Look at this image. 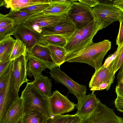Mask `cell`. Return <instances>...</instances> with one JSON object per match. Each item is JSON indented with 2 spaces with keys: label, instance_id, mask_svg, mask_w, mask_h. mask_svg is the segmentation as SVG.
<instances>
[{
  "label": "cell",
  "instance_id": "cell-27",
  "mask_svg": "<svg viewBox=\"0 0 123 123\" xmlns=\"http://www.w3.org/2000/svg\"><path fill=\"white\" fill-rule=\"evenodd\" d=\"M42 39L47 46L48 45H50L64 47L67 42L65 38L57 35L43 36L42 37Z\"/></svg>",
  "mask_w": 123,
  "mask_h": 123
},
{
  "label": "cell",
  "instance_id": "cell-15",
  "mask_svg": "<svg viewBox=\"0 0 123 123\" xmlns=\"http://www.w3.org/2000/svg\"><path fill=\"white\" fill-rule=\"evenodd\" d=\"M92 91L91 93L86 95L76 104L77 111L76 113L83 120L88 117L94 111L99 100L96 98Z\"/></svg>",
  "mask_w": 123,
  "mask_h": 123
},
{
  "label": "cell",
  "instance_id": "cell-41",
  "mask_svg": "<svg viewBox=\"0 0 123 123\" xmlns=\"http://www.w3.org/2000/svg\"><path fill=\"white\" fill-rule=\"evenodd\" d=\"M5 2V0H0V6H1L4 5Z\"/></svg>",
  "mask_w": 123,
  "mask_h": 123
},
{
  "label": "cell",
  "instance_id": "cell-5",
  "mask_svg": "<svg viewBox=\"0 0 123 123\" xmlns=\"http://www.w3.org/2000/svg\"><path fill=\"white\" fill-rule=\"evenodd\" d=\"M96 18L104 29L117 21L123 19V12L117 6L99 2L92 8Z\"/></svg>",
  "mask_w": 123,
  "mask_h": 123
},
{
  "label": "cell",
  "instance_id": "cell-8",
  "mask_svg": "<svg viewBox=\"0 0 123 123\" xmlns=\"http://www.w3.org/2000/svg\"><path fill=\"white\" fill-rule=\"evenodd\" d=\"M12 35L16 39L23 42L26 46L27 52L37 44L46 46L42 41V37L43 36L42 34L27 26L25 24L16 26Z\"/></svg>",
  "mask_w": 123,
  "mask_h": 123
},
{
  "label": "cell",
  "instance_id": "cell-23",
  "mask_svg": "<svg viewBox=\"0 0 123 123\" xmlns=\"http://www.w3.org/2000/svg\"><path fill=\"white\" fill-rule=\"evenodd\" d=\"M47 47L50 51L52 58L56 65L60 68V66L65 62L67 52L64 47L48 45Z\"/></svg>",
  "mask_w": 123,
  "mask_h": 123
},
{
  "label": "cell",
  "instance_id": "cell-14",
  "mask_svg": "<svg viewBox=\"0 0 123 123\" xmlns=\"http://www.w3.org/2000/svg\"><path fill=\"white\" fill-rule=\"evenodd\" d=\"M12 71L7 82L0 90V123L11 105L19 97L18 94L12 91Z\"/></svg>",
  "mask_w": 123,
  "mask_h": 123
},
{
  "label": "cell",
  "instance_id": "cell-37",
  "mask_svg": "<svg viewBox=\"0 0 123 123\" xmlns=\"http://www.w3.org/2000/svg\"><path fill=\"white\" fill-rule=\"evenodd\" d=\"M114 104L117 110L123 112V98L117 96Z\"/></svg>",
  "mask_w": 123,
  "mask_h": 123
},
{
  "label": "cell",
  "instance_id": "cell-20",
  "mask_svg": "<svg viewBox=\"0 0 123 123\" xmlns=\"http://www.w3.org/2000/svg\"><path fill=\"white\" fill-rule=\"evenodd\" d=\"M28 61L26 67L27 75L30 77L32 76L34 78L42 74V71L47 67L35 58L26 56Z\"/></svg>",
  "mask_w": 123,
  "mask_h": 123
},
{
  "label": "cell",
  "instance_id": "cell-18",
  "mask_svg": "<svg viewBox=\"0 0 123 123\" xmlns=\"http://www.w3.org/2000/svg\"><path fill=\"white\" fill-rule=\"evenodd\" d=\"M73 0H49V6L43 12L45 14L57 15L67 14Z\"/></svg>",
  "mask_w": 123,
  "mask_h": 123
},
{
  "label": "cell",
  "instance_id": "cell-31",
  "mask_svg": "<svg viewBox=\"0 0 123 123\" xmlns=\"http://www.w3.org/2000/svg\"><path fill=\"white\" fill-rule=\"evenodd\" d=\"M13 61L10 62L2 73L0 75V90L7 82L12 72Z\"/></svg>",
  "mask_w": 123,
  "mask_h": 123
},
{
  "label": "cell",
  "instance_id": "cell-24",
  "mask_svg": "<svg viewBox=\"0 0 123 123\" xmlns=\"http://www.w3.org/2000/svg\"><path fill=\"white\" fill-rule=\"evenodd\" d=\"M16 41L10 36L0 41V62L10 57Z\"/></svg>",
  "mask_w": 123,
  "mask_h": 123
},
{
  "label": "cell",
  "instance_id": "cell-2",
  "mask_svg": "<svg viewBox=\"0 0 123 123\" xmlns=\"http://www.w3.org/2000/svg\"><path fill=\"white\" fill-rule=\"evenodd\" d=\"M102 24L96 19L85 27L77 29L69 39L64 48L67 54L78 52L92 42L94 37L103 29Z\"/></svg>",
  "mask_w": 123,
  "mask_h": 123
},
{
  "label": "cell",
  "instance_id": "cell-26",
  "mask_svg": "<svg viewBox=\"0 0 123 123\" xmlns=\"http://www.w3.org/2000/svg\"><path fill=\"white\" fill-rule=\"evenodd\" d=\"M22 123H44L47 118L37 110H29L24 113Z\"/></svg>",
  "mask_w": 123,
  "mask_h": 123
},
{
  "label": "cell",
  "instance_id": "cell-10",
  "mask_svg": "<svg viewBox=\"0 0 123 123\" xmlns=\"http://www.w3.org/2000/svg\"><path fill=\"white\" fill-rule=\"evenodd\" d=\"M76 29L75 25L66 14L56 25L42 28L41 33L43 36H59L65 38L67 41Z\"/></svg>",
  "mask_w": 123,
  "mask_h": 123
},
{
  "label": "cell",
  "instance_id": "cell-1",
  "mask_svg": "<svg viewBox=\"0 0 123 123\" xmlns=\"http://www.w3.org/2000/svg\"><path fill=\"white\" fill-rule=\"evenodd\" d=\"M111 47V42L108 40L92 42L78 52L67 54L65 62L86 63L94 68L96 71L102 65L103 59Z\"/></svg>",
  "mask_w": 123,
  "mask_h": 123
},
{
  "label": "cell",
  "instance_id": "cell-25",
  "mask_svg": "<svg viewBox=\"0 0 123 123\" xmlns=\"http://www.w3.org/2000/svg\"><path fill=\"white\" fill-rule=\"evenodd\" d=\"M36 13L28 12L20 9L12 10L5 16L12 20L15 27L18 25L24 24L31 16Z\"/></svg>",
  "mask_w": 123,
  "mask_h": 123
},
{
  "label": "cell",
  "instance_id": "cell-40",
  "mask_svg": "<svg viewBox=\"0 0 123 123\" xmlns=\"http://www.w3.org/2000/svg\"><path fill=\"white\" fill-rule=\"evenodd\" d=\"M113 5L118 7L123 12V0H116L114 1Z\"/></svg>",
  "mask_w": 123,
  "mask_h": 123
},
{
  "label": "cell",
  "instance_id": "cell-29",
  "mask_svg": "<svg viewBox=\"0 0 123 123\" xmlns=\"http://www.w3.org/2000/svg\"><path fill=\"white\" fill-rule=\"evenodd\" d=\"M117 75V84L115 88L117 96L123 98V62Z\"/></svg>",
  "mask_w": 123,
  "mask_h": 123
},
{
  "label": "cell",
  "instance_id": "cell-21",
  "mask_svg": "<svg viewBox=\"0 0 123 123\" xmlns=\"http://www.w3.org/2000/svg\"><path fill=\"white\" fill-rule=\"evenodd\" d=\"M49 0H5L6 7L12 10H19L41 3H49Z\"/></svg>",
  "mask_w": 123,
  "mask_h": 123
},
{
  "label": "cell",
  "instance_id": "cell-7",
  "mask_svg": "<svg viewBox=\"0 0 123 123\" xmlns=\"http://www.w3.org/2000/svg\"><path fill=\"white\" fill-rule=\"evenodd\" d=\"M112 62L107 67L103 65L93 75L89 83V87L90 90H109L113 83L115 78V74L112 71Z\"/></svg>",
  "mask_w": 123,
  "mask_h": 123
},
{
  "label": "cell",
  "instance_id": "cell-11",
  "mask_svg": "<svg viewBox=\"0 0 123 123\" xmlns=\"http://www.w3.org/2000/svg\"><path fill=\"white\" fill-rule=\"evenodd\" d=\"M27 62L26 55H24L13 61L12 90L13 93L18 94L22 85L25 83L28 82L26 70Z\"/></svg>",
  "mask_w": 123,
  "mask_h": 123
},
{
  "label": "cell",
  "instance_id": "cell-42",
  "mask_svg": "<svg viewBox=\"0 0 123 123\" xmlns=\"http://www.w3.org/2000/svg\"><path fill=\"white\" fill-rule=\"evenodd\" d=\"M21 118L16 123H22V118Z\"/></svg>",
  "mask_w": 123,
  "mask_h": 123
},
{
  "label": "cell",
  "instance_id": "cell-30",
  "mask_svg": "<svg viewBox=\"0 0 123 123\" xmlns=\"http://www.w3.org/2000/svg\"><path fill=\"white\" fill-rule=\"evenodd\" d=\"M49 3H50L37 4L20 10L29 13H39L43 12L49 7Z\"/></svg>",
  "mask_w": 123,
  "mask_h": 123
},
{
  "label": "cell",
  "instance_id": "cell-33",
  "mask_svg": "<svg viewBox=\"0 0 123 123\" xmlns=\"http://www.w3.org/2000/svg\"><path fill=\"white\" fill-rule=\"evenodd\" d=\"M70 115H56L47 119L44 123H64Z\"/></svg>",
  "mask_w": 123,
  "mask_h": 123
},
{
  "label": "cell",
  "instance_id": "cell-32",
  "mask_svg": "<svg viewBox=\"0 0 123 123\" xmlns=\"http://www.w3.org/2000/svg\"><path fill=\"white\" fill-rule=\"evenodd\" d=\"M123 62V45L121 50L112 61V69L114 74L119 69Z\"/></svg>",
  "mask_w": 123,
  "mask_h": 123
},
{
  "label": "cell",
  "instance_id": "cell-36",
  "mask_svg": "<svg viewBox=\"0 0 123 123\" xmlns=\"http://www.w3.org/2000/svg\"><path fill=\"white\" fill-rule=\"evenodd\" d=\"M83 120L76 114L70 115L66 120L64 123H81Z\"/></svg>",
  "mask_w": 123,
  "mask_h": 123
},
{
  "label": "cell",
  "instance_id": "cell-39",
  "mask_svg": "<svg viewBox=\"0 0 123 123\" xmlns=\"http://www.w3.org/2000/svg\"><path fill=\"white\" fill-rule=\"evenodd\" d=\"M78 1L82 3L89 7L92 8L98 4L100 2L98 0H78Z\"/></svg>",
  "mask_w": 123,
  "mask_h": 123
},
{
  "label": "cell",
  "instance_id": "cell-19",
  "mask_svg": "<svg viewBox=\"0 0 123 123\" xmlns=\"http://www.w3.org/2000/svg\"><path fill=\"white\" fill-rule=\"evenodd\" d=\"M32 83L44 96L49 98L52 94L51 80L48 77L40 74L34 78Z\"/></svg>",
  "mask_w": 123,
  "mask_h": 123
},
{
  "label": "cell",
  "instance_id": "cell-34",
  "mask_svg": "<svg viewBox=\"0 0 123 123\" xmlns=\"http://www.w3.org/2000/svg\"><path fill=\"white\" fill-rule=\"evenodd\" d=\"M123 45V43L118 46L115 52L113 54L109 55L106 58L103 64L104 67H107L115 59L121 50Z\"/></svg>",
  "mask_w": 123,
  "mask_h": 123
},
{
  "label": "cell",
  "instance_id": "cell-6",
  "mask_svg": "<svg viewBox=\"0 0 123 123\" xmlns=\"http://www.w3.org/2000/svg\"><path fill=\"white\" fill-rule=\"evenodd\" d=\"M49 72L50 77L56 82L60 83L68 89L69 92L73 94L79 102L86 96L87 88L86 86L75 81L56 66L50 68Z\"/></svg>",
  "mask_w": 123,
  "mask_h": 123
},
{
  "label": "cell",
  "instance_id": "cell-16",
  "mask_svg": "<svg viewBox=\"0 0 123 123\" xmlns=\"http://www.w3.org/2000/svg\"><path fill=\"white\" fill-rule=\"evenodd\" d=\"M26 56L35 58L49 69L56 66L52 58L49 50L47 46L37 44L30 51L27 52Z\"/></svg>",
  "mask_w": 123,
  "mask_h": 123
},
{
  "label": "cell",
  "instance_id": "cell-4",
  "mask_svg": "<svg viewBox=\"0 0 123 123\" xmlns=\"http://www.w3.org/2000/svg\"><path fill=\"white\" fill-rule=\"evenodd\" d=\"M67 14L77 29L85 27L96 19L92 8L77 0L72 2Z\"/></svg>",
  "mask_w": 123,
  "mask_h": 123
},
{
  "label": "cell",
  "instance_id": "cell-17",
  "mask_svg": "<svg viewBox=\"0 0 123 123\" xmlns=\"http://www.w3.org/2000/svg\"><path fill=\"white\" fill-rule=\"evenodd\" d=\"M24 114L23 101L18 98L9 107L0 123H16Z\"/></svg>",
  "mask_w": 123,
  "mask_h": 123
},
{
  "label": "cell",
  "instance_id": "cell-3",
  "mask_svg": "<svg viewBox=\"0 0 123 123\" xmlns=\"http://www.w3.org/2000/svg\"><path fill=\"white\" fill-rule=\"evenodd\" d=\"M21 97L24 113L29 110L35 109L47 118L53 116L49 108V98L43 94L32 82L27 83Z\"/></svg>",
  "mask_w": 123,
  "mask_h": 123
},
{
  "label": "cell",
  "instance_id": "cell-35",
  "mask_svg": "<svg viewBox=\"0 0 123 123\" xmlns=\"http://www.w3.org/2000/svg\"><path fill=\"white\" fill-rule=\"evenodd\" d=\"M120 27L116 39V44L118 46L123 43V19L120 22Z\"/></svg>",
  "mask_w": 123,
  "mask_h": 123
},
{
  "label": "cell",
  "instance_id": "cell-38",
  "mask_svg": "<svg viewBox=\"0 0 123 123\" xmlns=\"http://www.w3.org/2000/svg\"><path fill=\"white\" fill-rule=\"evenodd\" d=\"M10 56H9L0 62V75L1 74L11 61L10 60Z\"/></svg>",
  "mask_w": 123,
  "mask_h": 123
},
{
  "label": "cell",
  "instance_id": "cell-12",
  "mask_svg": "<svg viewBox=\"0 0 123 123\" xmlns=\"http://www.w3.org/2000/svg\"><path fill=\"white\" fill-rule=\"evenodd\" d=\"M50 110L53 116L65 114L73 111L76 104L71 102L67 96H64L58 91L53 92L49 98Z\"/></svg>",
  "mask_w": 123,
  "mask_h": 123
},
{
  "label": "cell",
  "instance_id": "cell-22",
  "mask_svg": "<svg viewBox=\"0 0 123 123\" xmlns=\"http://www.w3.org/2000/svg\"><path fill=\"white\" fill-rule=\"evenodd\" d=\"M14 26L12 20L4 15L0 17V41L12 35Z\"/></svg>",
  "mask_w": 123,
  "mask_h": 123
},
{
  "label": "cell",
  "instance_id": "cell-13",
  "mask_svg": "<svg viewBox=\"0 0 123 123\" xmlns=\"http://www.w3.org/2000/svg\"><path fill=\"white\" fill-rule=\"evenodd\" d=\"M65 14L57 15L45 14L43 12L38 13L31 16L24 24L27 26L41 33L42 28L57 24Z\"/></svg>",
  "mask_w": 123,
  "mask_h": 123
},
{
  "label": "cell",
  "instance_id": "cell-28",
  "mask_svg": "<svg viewBox=\"0 0 123 123\" xmlns=\"http://www.w3.org/2000/svg\"><path fill=\"white\" fill-rule=\"evenodd\" d=\"M27 50L26 47L23 42L19 40L16 39L10 60L11 61L23 55L26 56Z\"/></svg>",
  "mask_w": 123,
  "mask_h": 123
},
{
  "label": "cell",
  "instance_id": "cell-9",
  "mask_svg": "<svg viewBox=\"0 0 123 123\" xmlns=\"http://www.w3.org/2000/svg\"><path fill=\"white\" fill-rule=\"evenodd\" d=\"M81 123H123V118L116 115L113 109L99 100L93 111Z\"/></svg>",
  "mask_w": 123,
  "mask_h": 123
}]
</instances>
